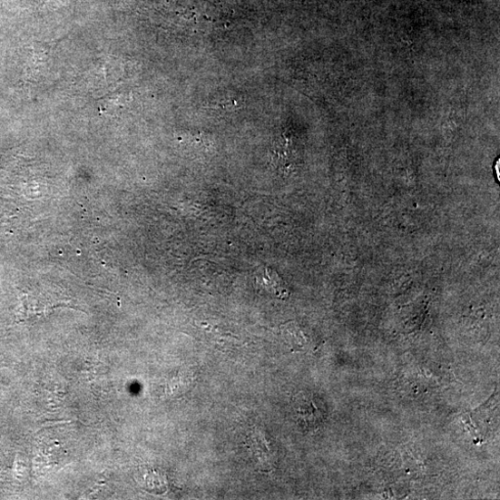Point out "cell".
I'll list each match as a JSON object with an SVG mask.
<instances>
[{
	"label": "cell",
	"instance_id": "1",
	"mask_svg": "<svg viewBox=\"0 0 500 500\" xmlns=\"http://www.w3.org/2000/svg\"><path fill=\"white\" fill-rule=\"evenodd\" d=\"M146 481V487L150 489H154L153 493L162 494L166 488V481L163 475L155 471H147L144 475Z\"/></svg>",
	"mask_w": 500,
	"mask_h": 500
}]
</instances>
